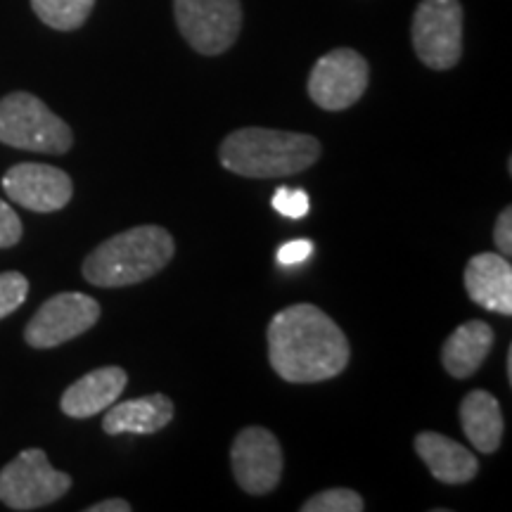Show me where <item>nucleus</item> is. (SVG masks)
I'll return each instance as SVG.
<instances>
[{
  "mask_svg": "<svg viewBox=\"0 0 512 512\" xmlns=\"http://www.w3.org/2000/svg\"><path fill=\"white\" fill-rule=\"evenodd\" d=\"M95 0H31L36 17L50 29L74 31L91 17Z\"/></svg>",
  "mask_w": 512,
  "mask_h": 512,
  "instance_id": "a211bd4d",
  "label": "nucleus"
},
{
  "mask_svg": "<svg viewBox=\"0 0 512 512\" xmlns=\"http://www.w3.org/2000/svg\"><path fill=\"white\" fill-rule=\"evenodd\" d=\"M176 242L162 226H136L112 235L83 261V278L95 287H128L150 280L174 259Z\"/></svg>",
  "mask_w": 512,
  "mask_h": 512,
  "instance_id": "7ed1b4c3",
  "label": "nucleus"
},
{
  "mask_svg": "<svg viewBox=\"0 0 512 512\" xmlns=\"http://www.w3.org/2000/svg\"><path fill=\"white\" fill-rule=\"evenodd\" d=\"M366 510V501L354 489H328L311 496L302 505V512H361Z\"/></svg>",
  "mask_w": 512,
  "mask_h": 512,
  "instance_id": "6ab92c4d",
  "label": "nucleus"
},
{
  "mask_svg": "<svg viewBox=\"0 0 512 512\" xmlns=\"http://www.w3.org/2000/svg\"><path fill=\"white\" fill-rule=\"evenodd\" d=\"M311 254H313L311 240H290L278 249V254L275 256H278V261L283 266H294V264H302V261L309 259Z\"/></svg>",
  "mask_w": 512,
  "mask_h": 512,
  "instance_id": "5701e85b",
  "label": "nucleus"
},
{
  "mask_svg": "<svg viewBox=\"0 0 512 512\" xmlns=\"http://www.w3.org/2000/svg\"><path fill=\"white\" fill-rule=\"evenodd\" d=\"M131 503L124 501V498H107V501H100L88 508V512H131Z\"/></svg>",
  "mask_w": 512,
  "mask_h": 512,
  "instance_id": "393cba45",
  "label": "nucleus"
},
{
  "mask_svg": "<svg viewBox=\"0 0 512 512\" xmlns=\"http://www.w3.org/2000/svg\"><path fill=\"white\" fill-rule=\"evenodd\" d=\"M3 190L19 207L36 214H53L72 200L74 183L67 171L57 166L24 162L15 164L3 176Z\"/></svg>",
  "mask_w": 512,
  "mask_h": 512,
  "instance_id": "9b49d317",
  "label": "nucleus"
},
{
  "mask_svg": "<svg viewBox=\"0 0 512 512\" xmlns=\"http://www.w3.org/2000/svg\"><path fill=\"white\" fill-rule=\"evenodd\" d=\"M508 380L512 382V347L508 349Z\"/></svg>",
  "mask_w": 512,
  "mask_h": 512,
  "instance_id": "a878e982",
  "label": "nucleus"
},
{
  "mask_svg": "<svg viewBox=\"0 0 512 512\" xmlns=\"http://www.w3.org/2000/svg\"><path fill=\"white\" fill-rule=\"evenodd\" d=\"M413 48L425 67L448 72L463 57V5L458 0H422L413 15Z\"/></svg>",
  "mask_w": 512,
  "mask_h": 512,
  "instance_id": "423d86ee",
  "label": "nucleus"
},
{
  "mask_svg": "<svg viewBox=\"0 0 512 512\" xmlns=\"http://www.w3.org/2000/svg\"><path fill=\"white\" fill-rule=\"evenodd\" d=\"M266 337L271 368L292 384L332 380L351 358L347 335L313 304H294L275 313Z\"/></svg>",
  "mask_w": 512,
  "mask_h": 512,
  "instance_id": "f257e3e1",
  "label": "nucleus"
},
{
  "mask_svg": "<svg viewBox=\"0 0 512 512\" xmlns=\"http://www.w3.org/2000/svg\"><path fill=\"white\" fill-rule=\"evenodd\" d=\"M494 242H496L498 254L503 256L512 254V207H505L501 214H498Z\"/></svg>",
  "mask_w": 512,
  "mask_h": 512,
  "instance_id": "b1692460",
  "label": "nucleus"
},
{
  "mask_svg": "<svg viewBox=\"0 0 512 512\" xmlns=\"http://www.w3.org/2000/svg\"><path fill=\"white\" fill-rule=\"evenodd\" d=\"M128 384V375L124 368L119 366H105L95 368L91 373H86L81 380L69 384L64 389L60 408L64 415L76 420L93 418L102 411L112 406V403L119 401V396L124 394Z\"/></svg>",
  "mask_w": 512,
  "mask_h": 512,
  "instance_id": "ddd939ff",
  "label": "nucleus"
},
{
  "mask_svg": "<svg viewBox=\"0 0 512 512\" xmlns=\"http://www.w3.org/2000/svg\"><path fill=\"white\" fill-rule=\"evenodd\" d=\"M415 451L441 484H467L479 472L475 453L439 432H420L415 437Z\"/></svg>",
  "mask_w": 512,
  "mask_h": 512,
  "instance_id": "4468645a",
  "label": "nucleus"
},
{
  "mask_svg": "<svg viewBox=\"0 0 512 512\" xmlns=\"http://www.w3.org/2000/svg\"><path fill=\"white\" fill-rule=\"evenodd\" d=\"M273 209L278 211V214L287 216V219H304V216L309 214L311 202L306 190L278 188L273 195Z\"/></svg>",
  "mask_w": 512,
  "mask_h": 512,
  "instance_id": "412c9836",
  "label": "nucleus"
},
{
  "mask_svg": "<svg viewBox=\"0 0 512 512\" xmlns=\"http://www.w3.org/2000/svg\"><path fill=\"white\" fill-rule=\"evenodd\" d=\"M230 467L242 491L252 496L271 494L283 477L280 441L266 427H245L230 446Z\"/></svg>",
  "mask_w": 512,
  "mask_h": 512,
  "instance_id": "9d476101",
  "label": "nucleus"
},
{
  "mask_svg": "<svg viewBox=\"0 0 512 512\" xmlns=\"http://www.w3.org/2000/svg\"><path fill=\"white\" fill-rule=\"evenodd\" d=\"M22 221L8 202L0 200V249L15 247L22 240Z\"/></svg>",
  "mask_w": 512,
  "mask_h": 512,
  "instance_id": "4be33fe9",
  "label": "nucleus"
},
{
  "mask_svg": "<svg viewBox=\"0 0 512 512\" xmlns=\"http://www.w3.org/2000/svg\"><path fill=\"white\" fill-rule=\"evenodd\" d=\"M460 425L479 453H496L503 441V411L494 394L475 389L460 401Z\"/></svg>",
  "mask_w": 512,
  "mask_h": 512,
  "instance_id": "f3484780",
  "label": "nucleus"
},
{
  "mask_svg": "<svg viewBox=\"0 0 512 512\" xmlns=\"http://www.w3.org/2000/svg\"><path fill=\"white\" fill-rule=\"evenodd\" d=\"M0 143L41 155H67L74 133L41 98L17 91L0 100Z\"/></svg>",
  "mask_w": 512,
  "mask_h": 512,
  "instance_id": "20e7f679",
  "label": "nucleus"
},
{
  "mask_svg": "<svg viewBox=\"0 0 512 512\" xmlns=\"http://www.w3.org/2000/svg\"><path fill=\"white\" fill-rule=\"evenodd\" d=\"M72 489V477L57 472L43 448H27L0 470V503L10 510L46 508Z\"/></svg>",
  "mask_w": 512,
  "mask_h": 512,
  "instance_id": "39448f33",
  "label": "nucleus"
},
{
  "mask_svg": "<svg viewBox=\"0 0 512 512\" xmlns=\"http://www.w3.org/2000/svg\"><path fill=\"white\" fill-rule=\"evenodd\" d=\"M465 290L486 311L512 316V266L498 252L475 254L463 273Z\"/></svg>",
  "mask_w": 512,
  "mask_h": 512,
  "instance_id": "f8f14e48",
  "label": "nucleus"
},
{
  "mask_svg": "<svg viewBox=\"0 0 512 512\" xmlns=\"http://www.w3.org/2000/svg\"><path fill=\"white\" fill-rule=\"evenodd\" d=\"M29 297V280L19 271L0 273V320L15 313Z\"/></svg>",
  "mask_w": 512,
  "mask_h": 512,
  "instance_id": "aec40b11",
  "label": "nucleus"
},
{
  "mask_svg": "<svg viewBox=\"0 0 512 512\" xmlns=\"http://www.w3.org/2000/svg\"><path fill=\"white\" fill-rule=\"evenodd\" d=\"M318 157V138L261 126L238 128L219 147L223 169L242 178L297 176L311 169Z\"/></svg>",
  "mask_w": 512,
  "mask_h": 512,
  "instance_id": "f03ea898",
  "label": "nucleus"
},
{
  "mask_svg": "<svg viewBox=\"0 0 512 512\" xmlns=\"http://www.w3.org/2000/svg\"><path fill=\"white\" fill-rule=\"evenodd\" d=\"M370 81L368 60L354 48H335L313 64L309 98L320 110L342 112L363 98Z\"/></svg>",
  "mask_w": 512,
  "mask_h": 512,
  "instance_id": "6e6552de",
  "label": "nucleus"
},
{
  "mask_svg": "<svg viewBox=\"0 0 512 512\" xmlns=\"http://www.w3.org/2000/svg\"><path fill=\"white\" fill-rule=\"evenodd\" d=\"M178 31L200 55H221L238 41L240 0H174Z\"/></svg>",
  "mask_w": 512,
  "mask_h": 512,
  "instance_id": "0eeeda50",
  "label": "nucleus"
},
{
  "mask_svg": "<svg viewBox=\"0 0 512 512\" xmlns=\"http://www.w3.org/2000/svg\"><path fill=\"white\" fill-rule=\"evenodd\" d=\"M100 313V304L88 294L60 292L31 316L24 339L31 349H55L91 330Z\"/></svg>",
  "mask_w": 512,
  "mask_h": 512,
  "instance_id": "1a4fd4ad",
  "label": "nucleus"
},
{
  "mask_svg": "<svg viewBox=\"0 0 512 512\" xmlns=\"http://www.w3.org/2000/svg\"><path fill=\"white\" fill-rule=\"evenodd\" d=\"M176 406L166 394H150L140 399L112 403L107 408L102 430L107 434H155L174 420Z\"/></svg>",
  "mask_w": 512,
  "mask_h": 512,
  "instance_id": "2eb2a0df",
  "label": "nucleus"
},
{
  "mask_svg": "<svg viewBox=\"0 0 512 512\" xmlns=\"http://www.w3.org/2000/svg\"><path fill=\"white\" fill-rule=\"evenodd\" d=\"M494 347V330L484 320H467L451 332L441 349V366L456 380H467L484 366Z\"/></svg>",
  "mask_w": 512,
  "mask_h": 512,
  "instance_id": "dca6fc26",
  "label": "nucleus"
}]
</instances>
